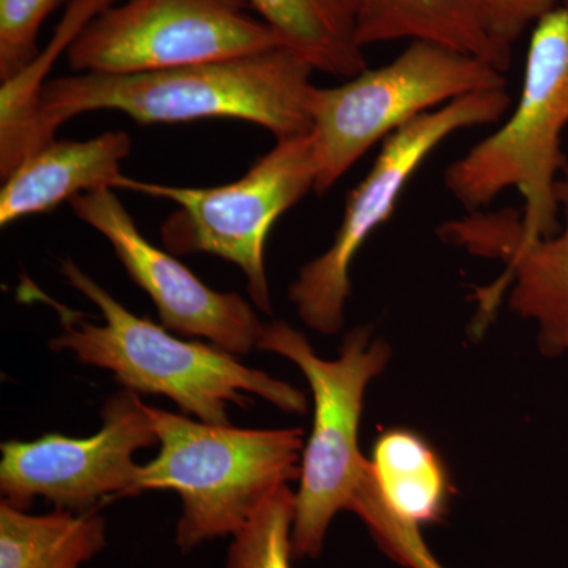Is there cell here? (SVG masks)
Masks as SVG:
<instances>
[{
  "instance_id": "cell-1",
  "label": "cell",
  "mask_w": 568,
  "mask_h": 568,
  "mask_svg": "<svg viewBox=\"0 0 568 568\" xmlns=\"http://www.w3.org/2000/svg\"><path fill=\"white\" fill-rule=\"evenodd\" d=\"M313 71L294 52L275 48L175 69L54 78L41 95L33 152L54 141L70 119L102 110L121 111L141 125L239 119L263 126L276 141L301 136L312 130Z\"/></svg>"
},
{
  "instance_id": "cell-2",
  "label": "cell",
  "mask_w": 568,
  "mask_h": 568,
  "mask_svg": "<svg viewBox=\"0 0 568 568\" xmlns=\"http://www.w3.org/2000/svg\"><path fill=\"white\" fill-rule=\"evenodd\" d=\"M61 274L99 306L104 324L91 323L31 284L28 293L48 302L61 320L62 334L50 342L55 353L70 351L82 364L108 369L125 390L166 396L182 413L205 424L231 425L227 406L252 405L248 394L284 413H306L308 402L298 388L248 368L223 347L186 342L163 325L134 315L73 260L62 261Z\"/></svg>"
},
{
  "instance_id": "cell-3",
  "label": "cell",
  "mask_w": 568,
  "mask_h": 568,
  "mask_svg": "<svg viewBox=\"0 0 568 568\" xmlns=\"http://www.w3.org/2000/svg\"><path fill=\"white\" fill-rule=\"evenodd\" d=\"M568 125V3L541 17L530 36L517 108L495 133L448 164L444 182L469 213L517 189L519 216L504 220L489 241V257L514 256L560 230L556 186L568 159L560 148Z\"/></svg>"
},
{
  "instance_id": "cell-4",
  "label": "cell",
  "mask_w": 568,
  "mask_h": 568,
  "mask_svg": "<svg viewBox=\"0 0 568 568\" xmlns=\"http://www.w3.org/2000/svg\"><path fill=\"white\" fill-rule=\"evenodd\" d=\"M148 414L160 450L140 465L138 487L181 497L175 541L182 551L234 536L276 489L301 478L302 428H234L151 406Z\"/></svg>"
},
{
  "instance_id": "cell-5",
  "label": "cell",
  "mask_w": 568,
  "mask_h": 568,
  "mask_svg": "<svg viewBox=\"0 0 568 568\" xmlns=\"http://www.w3.org/2000/svg\"><path fill=\"white\" fill-rule=\"evenodd\" d=\"M257 349L293 362L312 388V435L302 454L291 541L294 558L316 559L332 521L339 511L354 510L368 478L358 429L366 387L387 368L392 349L373 328L357 327L346 335L339 357L325 361L304 332L284 321L264 324Z\"/></svg>"
},
{
  "instance_id": "cell-6",
  "label": "cell",
  "mask_w": 568,
  "mask_h": 568,
  "mask_svg": "<svg viewBox=\"0 0 568 568\" xmlns=\"http://www.w3.org/2000/svg\"><path fill=\"white\" fill-rule=\"evenodd\" d=\"M506 78L491 63L446 44L414 40L398 58L345 84L310 92L315 193L324 196L377 142L426 112L470 93L500 91Z\"/></svg>"
},
{
  "instance_id": "cell-7",
  "label": "cell",
  "mask_w": 568,
  "mask_h": 568,
  "mask_svg": "<svg viewBox=\"0 0 568 568\" xmlns=\"http://www.w3.org/2000/svg\"><path fill=\"white\" fill-rule=\"evenodd\" d=\"M317 164L312 134L278 140L239 181L220 186L163 185L122 175L129 190L179 205L164 220L162 241L173 254H212L237 265L253 304L272 313L264 248L276 220L315 192Z\"/></svg>"
},
{
  "instance_id": "cell-8",
  "label": "cell",
  "mask_w": 568,
  "mask_h": 568,
  "mask_svg": "<svg viewBox=\"0 0 568 568\" xmlns=\"http://www.w3.org/2000/svg\"><path fill=\"white\" fill-rule=\"evenodd\" d=\"M510 104L507 89L470 93L414 119L383 142L372 170L347 194L334 242L302 265L291 284L290 301L306 327L324 335L342 331L354 257L390 219L418 168L452 134L499 122Z\"/></svg>"
},
{
  "instance_id": "cell-9",
  "label": "cell",
  "mask_w": 568,
  "mask_h": 568,
  "mask_svg": "<svg viewBox=\"0 0 568 568\" xmlns=\"http://www.w3.org/2000/svg\"><path fill=\"white\" fill-rule=\"evenodd\" d=\"M248 0H121L67 52L74 73L123 74L230 61L283 48Z\"/></svg>"
},
{
  "instance_id": "cell-10",
  "label": "cell",
  "mask_w": 568,
  "mask_h": 568,
  "mask_svg": "<svg viewBox=\"0 0 568 568\" xmlns=\"http://www.w3.org/2000/svg\"><path fill=\"white\" fill-rule=\"evenodd\" d=\"M102 428L89 437L47 435L2 444V500L28 510L37 497L55 508L97 510L106 500L141 495L133 455L159 443L141 395L125 390L110 396Z\"/></svg>"
},
{
  "instance_id": "cell-11",
  "label": "cell",
  "mask_w": 568,
  "mask_h": 568,
  "mask_svg": "<svg viewBox=\"0 0 568 568\" xmlns=\"http://www.w3.org/2000/svg\"><path fill=\"white\" fill-rule=\"evenodd\" d=\"M70 207L110 242L130 280L151 297L168 331L209 339L235 357L260 346L264 324L252 305L242 295L212 290L173 253L151 244L114 190L80 194Z\"/></svg>"
},
{
  "instance_id": "cell-12",
  "label": "cell",
  "mask_w": 568,
  "mask_h": 568,
  "mask_svg": "<svg viewBox=\"0 0 568 568\" xmlns=\"http://www.w3.org/2000/svg\"><path fill=\"white\" fill-rule=\"evenodd\" d=\"M126 132H104L84 141H51L29 155L0 190L2 227L26 216L54 211L80 194L114 190L132 153Z\"/></svg>"
},
{
  "instance_id": "cell-13",
  "label": "cell",
  "mask_w": 568,
  "mask_h": 568,
  "mask_svg": "<svg viewBox=\"0 0 568 568\" xmlns=\"http://www.w3.org/2000/svg\"><path fill=\"white\" fill-rule=\"evenodd\" d=\"M556 194L564 216L558 234L507 257L499 278L478 291L476 331H484L507 293L508 308L536 325L541 354L568 361V162Z\"/></svg>"
},
{
  "instance_id": "cell-14",
  "label": "cell",
  "mask_w": 568,
  "mask_h": 568,
  "mask_svg": "<svg viewBox=\"0 0 568 568\" xmlns=\"http://www.w3.org/2000/svg\"><path fill=\"white\" fill-rule=\"evenodd\" d=\"M361 47L424 40L476 55L506 73L514 51L489 31L485 0H357Z\"/></svg>"
},
{
  "instance_id": "cell-15",
  "label": "cell",
  "mask_w": 568,
  "mask_h": 568,
  "mask_svg": "<svg viewBox=\"0 0 568 568\" xmlns=\"http://www.w3.org/2000/svg\"><path fill=\"white\" fill-rule=\"evenodd\" d=\"M283 48L336 78L368 69L357 39V0H248Z\"/></svg>"
},
{
  "instance_id": "cell-16",
  "label": "cell",
  "mask_w": 568,
  "mask_h": 568,
  "mask_svg": "<svg viewBox=\"0 0 568 568\" xmlns=\"http://www.w3.org/2000/svg\"><path fill=\"white\" fill-rule=\"evenodd\" d=\"M369 466L377 496L396 521L420 529L447 514L454 489L446 466L417 433L384 432L373 447Z\"/></svg>"
},
{
  "instance_id": "cell-17",
  "label": "cell",
  "mask_w": 568,
  "mask_h": 568,
  "mask_svg": "<svg viewBox=\"0 0 568 568\" xmlns=\"http://www.w3.org/2000/svg\"><path fill=\"white\" fill-rule=\"evenodd\" d=\"M104 547L106 519L97 510L31 515L0 504V568H82Z\"/></svg>"
},
{
  "instance_id": "cell-18",
  "label": "cell",
  "mask_w": 568,
  "mask_h": 568,
  "mask_svg": "<svg viewBox=\"0 0 568 568\" xmlns=\"http://www.w3.org/2000/svg\"><path fill=\"white\" fill-rule=\"evenodd\" d=\"M121 0H71L47 47L0 88V178H7L33 152V133L48 74L99 14Z\"/></svg>"
},
{
  "instance_id": "cell-19",
  "label": "cell",
  "mask_w": 568,
  "mask_h": 568,
  "mask_svg": "<svg viewBox=\"0 0 568 568\" xmlns=\"http://www.w3.org/2000/svg\"><path fill=\"white\" fill-rule=\"evenodd\" d=\"M294 515L295 493L284 485L234 534L226 568H291Z\"/></svg>"
},
{
  "instance_id": "cell-20",
  "label": "cell",
  "mask_w": 568,
  "mask_h": 568,
  "mask_svg": "<svg viewBox=\"0 0 568 568\" xmlns=\"http://www.w3.org/2000/svg\"><path fill=\"white\" fill-rule=\"evenodd\" d=\"M63 0H0V81L10 80L39 54V32Z\"/></svg>"
},
{
  "instance_id": "cell-21",
  "label": "cell",
  "mask_w": 568,
  "mask_h": 568,
  "mask_svg": "<svg viewBox=\"0 0 568 568\" xmlns=\"http://www.w3.org/2000/svg\"><path fill=\"white\" fill-rule=\"evenodd\" d=\"M560 3L564 0H485L489 31L497 43L514 51L526 29Z\"/></svg>"
},
{
  "instance_id": "cell-22",
  "label": "cell",
  "mask_w": 568,
  "mask_h": 568,
  "mask_svg": "<svg viewBox=\"0 0 568 568\" xmlns=\"http://www.w3.org/2000/svg\"><path fill=\"white\" fill-rule=\"evenodd\" d=\"M406 545L407 547L403 549L402 558H399V566L405 568H446L426 547L422 534L410 538Z\"/></svg>"
},
{
  "instance_id": "cell-23",
  "label": "cell",
  "mask_w": 568,
  "mask_h": 568,
  "mask_svg": "<svg viewBox=\"0 0 568 568\" xmlns=\"http://www.w3.org/2000/svg\"><path fill=\"white\" fill-rule=\"evenodd\" d=\"M564 2H567V3H568V0H564Z\"/></svg>"
}]
</instances>
